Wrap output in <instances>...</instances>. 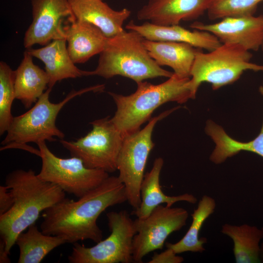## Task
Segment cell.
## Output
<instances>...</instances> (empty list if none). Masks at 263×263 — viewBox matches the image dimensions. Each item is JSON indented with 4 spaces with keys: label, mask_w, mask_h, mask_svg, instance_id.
<instances>
[{
    "label": "cell",
    "mask_w": 263,
    "mask_h": 263,
    "mask_svg": "<svg viewBox=\"0 0 263 263\" xmlns=\"http://www.w3.org/2000/svg\"><path fill=\"white\" fill-rule=\"evenodd\" d=\"M127 201L124 185L118 176H109L99 186L76 201L65 198L44 210L40 224L44 234L63 238L66 243L90 240L98 243L102 231L97 224L107 208Z\"/></svg>",
    "instance_id": "cell-1"
},
{
    "label": "cell",
    "mask_w": 263,
    "mask_h": 263,
    "mask_svg": "<svg viewBox=\"0 0 263 263\" xmlns=\"http://www.w3.org/2000/svg\"><path fill=\"white\" fill-rule=\"evenodd\" d=\"M110 235L87 247L74 244L68 256L70 263H130L133 260V240L136 234L134 221L122 210L106 214Z\"/></svg>",
    "instance_id": "cell-7"
},
{
    "label": "cell",
    "mask_w": 263,
    "mask_h": 263,
    "mask_svg": "<svg viewBox=\"0 0 263 263\" xmlns=\"http://www.w3.org/2000/svg\"><path fill=\"white\" fill-rule=\"evenodd\" d=\"M143 44L150 56L160 66H167L180 78H190L198 49L183 42L153 41L144 38Z\"/></svg>",
    "instance_id": "cell-19"
},
{
    "label": "cell",
    "mask_w": 263,
    "mask_h": 263,
    "mask_svg": "<svg viewBox=\"0 0 263 263\" xmlns=\"http://www.w3.org/2000/svg\"><path fill=\"white\" fill-rule=\"evenodd\" d=\"M49 83L46 71L36 65L33 56L25 51L21 63L14 71L16 99L25 108H30L47 89Z\"/></svg>",
    "instance_id": "cell-21"
},
{
    "label": "cell",
    "mask_w": 263,
    "mask_h": 263,
    "mask_svg": "<svg viewBox=\"0 0 263 263\" xmlns=\"http://www.w3.org/2000/svg\"><path fill=\"white\" fill-rule=\"evenodd\" d=\"M205 130L215 143V149L210 156V160L215 164H221L243 150L254 152L263 157V120L259 134L247 142L233 139L221 126L211 120L207 121Z\"/></svg>",
    "instance_id": "cell-22"
},
{
    "label": "cell",
    "mask_w": 263,
    "mask_h": 263,
    "mask_svg": "<svg viewBox=\"0 0 263 263\" xmlns=\"http://www.w3.org/2000/svg\"><path fill=\"white\" fill-rule=\"evenodd\" d=\"M164 164L161 157L154 160L151 170L144 175L140 186L141 203L134 210L133 214L137 218L144 219L162 204L171 207L175 203L185 201L195 204L197 198L192 194L185 193L177 196H168L163 192L160 185V175Z\"/></svg>",
    "instance_id": "cell-20"
},
{
    "label": "cell",
    "mask_w": 263,
    "mask_h": 263,
    "mask_svg": "<svg viewBox=\"0 0 263 263\" xmlns=\"http://www.w3.org/2000/svg\"><path fill=\"white\" fill-rule=\"evenodd\" d=\"M76 20L97 27L107 38L124 30L123 25L131 12L127 8L116 11L103 0H68Z\"/></svg>",
    "instance_id": "cell-16"
},
{
    "label": "cell",
    "mask_w": 263,
    "mask_h": 263,
    "mask_svg": "<svg viewBox=\"0 0 263 263\" xmlns=\"http://www.w3.org/2000/svg\"><path fill=\"white\" fill-rule=\"evenodd\" d=\"M125 28L137 32L148 40L186 43L207 51H212L222 44L218 38L209 32L195 29L190 31L179 24L162 26L149 21L136 24L131 20Z\"/></svg>",
    "instance_id": "cell-15"
},
{
    "label": "cell",
    "mask_w": 263,
    "mask_h": 263,
    "mask_svg": "<svg viewBox=\"0 0 263 263\" xmlns=\"http://www.w3.org/2000/svg\"><path fill=\"white\" fill-rule=\"evenodd\" d=\"M15 98L14 71L5 62H0V135L6 132L14 116L11 113Z\"/></svg>",
    "instance_id": "cell-26"
},
{
    "label": "cell",
    "mask_w": 263,
    "mask_h": 263,
    "mask_svg": "<svg viewBox=\"0 0 263 263\" xmlns=\"http://www.w3.org/2000/svg\"><path fill=\"white\" fill-rule=\"evenodd\" d=\"M212 0H149L137 13L139 20L168 26L196 19L207 11Z\"/></svg>",
    "instance_id": "cell-14"
},
{
    "label": "cell",
    "mask_w": 263,
    "mask_h": 263,
    "mask_svg": "<svg viewBox=\"0 0 263 263\" xmlns=\"http://www.w3.org/2000/svg\"><path fill=\"white\" fill-rule=\"evenodd\" d=\"M66 43V39H56L43 47L26 50L44 63L49 78L48 88L52 89L57 82L63 79L85 76L86 71L78 69L71 59Z\"/></svg>",
    "instance_id": "cell-17"
},
{
    "label": "cell",
    "mask_w": 263,
    "mask_h": 263,
    "mask_svg": "<svg viewBox=\"0 0 263 263\" xmlns=\"http://www.w3.org/2000/svg\"><path fill=\"white\" fill-rule=\"evenodd\" d=\"M65 243L63 238L44 234L36 223L33 224L16 239L15 244L19 249L18 263H39L51 251Z\"/></svg>",
    "instance_id": "cell-24"
},
{
    "label": "cell",
    "mask_w": 263,
    "mask_h": 263,
    "mask_svg": "<svg viewBox=\"0 0 263 263\" xmlns=\"http://www.w3.org/2000/svg\"><path fill=\"white\" fill-rule=\"evenodd\" d=\"M252 56L249 51L236 44H222L206 53L198 50L189 81L194 97L203 82L217 90L237 81L245 71L263 72V65L250 62Z\"/></svg>",
    "instance_id": "cell-6"
},
{
    "label": "cell",
    "mask_w": 263,
    "mask_h": 263,
    "mask_svg": "<svg viewBox=\"0 0 263 263\" xmlns=\"http://www.w3.org/2000/svg\"><path fill=\"white\" fill-rule=\"evenodd\" d=\"M144 38L136 31H122L108 38L100 54L95 69L85 76L98 75L106 79L120 75L136 84L159 77H171L173 73L163 69L151 58L143 44Z\"/></svg>",
    "instance_id": "cell-4"
},
{
    "label": "cell",
    "mask_w": 263,
    "mask_h": 263,
    "mask_svg": "<svg viewBox=\"0 0 263 263\" xmlns=\"http://www.w3.org/2000/svg\"><path fill=\"white\" fill-rule=\"evenodd\" d=\"M262 49H263V43L262 44Z\"/></svg>",
    "instance_id": "cell-33"
},
{
    "label": "cell",
    "mask_w": 263,
    "mask_h": 263,
    "mask_svg": "<svg viewBox=\"0 0 263 263\" xmlns=\"http://www.w3.org/2000/svg\"><path fill=\"white\" fill-rule=\"evenodd\" d=\"M259 92L261 93V94L263 96V83L260 86L259 88Z\"/></svg>",
    "instance_id": "cell-32"
},
{
    "label": "cell",
    "mask_w": 263,
    "mask_h": 263,
    "mask_svg": "<svg viewBox=\"0 0 263 263\" xmlns=\"http://www.w3.org/2000/svg\"><path fill=\"white\" fill-rule=\"evenodd\" d=\"M104 86L97 85L78 91L73 90L64 99L54 103L49 99L51 88H48L33 107L24 113L14 116L13 121L1 142L0 150L20 148L26 150L28 143L54 141L62 139L64 133L56 126L58 113L69 101L76 96L91 91H99Z\"/></svg>",
    "instance_id": "cell-5"
},
{
    "label": "cell",
    "mask_w": 263,
    "mask_h": 263,
    "mask_svg": "<svg viewBox=\"0 0 263 263\" xmlns=\"http://www.w3.org/2000/svg\"><path fill=\"white\" fill-rule=\"evenodd\" d=\"M5 185L13 196L14 204L0 216V235L10 254L19 234L35 223L41 212L64 200L66 192L40 179L31 169L10 172L5 177Z\"/></svg>",
    "instance_id": "cell-2"
},
{
    "label": "cell",
    "mask_w": 263,
    "mask_h": 263,
    "mask_svg": "<svg viewBox=\"0 0 263 263\" xmlns=\"http://www.w3.org/2000/svg\"><path fill=\"white\" fill-rule=\"evenodd\" d=\"M189 81L190 78H180L173 73L159 84L147 81L137 83L135 92L128 95L108 92L116 106L112 121L123 137L138 131L160 106L168 102L183 103L194 99Z\"/></svg>",
    "instance_id": "cell-3"
},
{
    "label": "cell",
    "mask_w": 263,
    "mask_h": 263,
    "mask_svg": "<svg viewBox=\"0 0 263 263\" xmlns=\"http://www.w3.org/2000/svg\"><path fill=\"white\" fill-rule=\"evenodd\" d=\"M173 110L150 118L143 129L124 137L117 158V170L118 177L125 187L127 201L134 209L141 203L140 186L149 154L154 146L152 140L154 126Z\"/></svg>",
    "instance_id": "cell-9"
},
{
    "label": "cell",
    "mask_w": 263,
    "mask_h": 263,
    "mask_svg": "<svg viewBox=\"0 0 263 263\" xmlns=\"http://www.w3.org/2000/svg\"><path fill=\"white\" fill-rule=\"evenodd\" d=\"M193 29L209 32L222 44H236L248 51H258L263 43V16L247 15L226 17L216 23L194 22Z\"/></svg>",
    "instance_id": "cell-13"
},
{
    "label": "cell",
    "mask_w": 263,
    "mask_h": 263,
    "mask_svg": "<svg viewBox=\"0 0 263 263\" xmlns=\"http://www.w3.org/2000/svg\"><path fill=\"white\" fill-rule=\"evenodd\" d=\"M31 3L32 21L25 33L24 47L66 39V27L75 20L68 0H32Z\"/></svg>",
    "instance_id": "cell-12"
},
{
    "label": "cell",
    "mask_w": 263,
    "mask_h": 263,
    "mask_svg": "<svg viewBox=\"0 0 263 263\" xmlns=\"http://www.w3.org/2000/svg\"><path fill=\"white\" fill-rule=\"evenodd\" d=\"M66 40L69 54L75 63H83L104 50L108 41L96 26L75 20L66 28Z\"/></svg>",
    "instance_id": "cell-18"
},
{
    "label": "cell",
    "mask_w": 263,
    "mask_h": 263,
    "mask_svg": "<svg viewBox=\"0 0 263 263\" xmlns=\"http://www.w3.org/2000/svg\"><path fill=\"white\" fill-rule=\"evenodd\" d=\"M188 211L182 207L159 205L144 219L134 221L136 230L133 240V260L142 263L149 253L162 249L168 237L187 223Z\"/></svg>",
    "instance_id": "cell-11"
},
{
    "label": "cell",
    "mask_w": 263,
    "mask_h": 263,
    "mask_svg": "<svg viewBox=\"0 0 263 263\" xmlns=\"http://www.w3.org/2000/svg\"><path fill=\"white\" fill-rule=\"evenodd\" d=\"M263 0H212L207 12L209 19L253 15Z\"/></svg>",
    "instance_id": "cell-27"
},
{
    "label": "cell",
    "mask_w": 263,
    "mask_h": 263,
    "mask_svg": "<svg viewBox=\"0 0 263 263\" xmlns=\"http://www.w3.org/2000/svg\"><path fill=\"white\" fill-rule=\"evenodd\" d=\"M90 124L92 129L84 136L75 141L60 139V143L87 168L108 173L115 171L123 136L109 116Z\"/></svg>",
    "instance_id": "cell-8"
},
{
    "label": "cell",
    "mask_w": 263,
    "mask_h": 263,
    "mask_svg": "<svg viewBox=\"0 0 263 263\" xmlns=\"http://www.w3.org/2000/svg\"><path fill=\"white\" fill-rule=\"evenodd\" d=\"M223 234L233 242V251L237 263H257L260 260V242L263 229L247 224L234 225L225 224L222 226Z\"/></svg>",
    "instance_id": "cell-23"
},
{
    "label": "cell",
    "mask_w": 263,
    "mask_h": 263,
    "mask_svg": "<svg viewBox=\"0 0 263 263\" xmlns=\"http://www.w3.org/2000/svg\"><path fill=\"white\" fill-rule=\"evenodd\" d=\"M262 228L263 229V227ZM260 260L263 262V239L262 240V243L261 244L260 247Z\"/></svg>",
    "instance_id": "cell-31"
},
{
    "label": "cell",
    "mask_w": 263,
    "mask_h": 263,
    "mask_svg": "<svg viewBox=\"0 0 263 263\" xmlns=\"http://www.w3.org/2000/svg\"><path fill=\"white\" fill-rule=\"evenodd\" d=\"M9 254L6 252L4 242L0 239V263H9L11 262L8 255Z\"/></svg>",
    "instance_id": "cell-30"
},
{
    "label": "cell",
    "mask_w": 263,
    "mask_h": 263,
    "mask_svg": "<svg viewBox=\"0 0 263 263\" xmlns=\"http://www.w3.org/2000/svg\"><path fill=\"white\" fill-rule=\"evenodd\" d=\"M160 253H155L152 256L149 263H181L184 259L176 255L172 250L168 248Z\"/></svg>",
    "instance_id": "cell-28"
},
{
    "label": "cell",
    "mask_w": 263,
    "mask_h": 263,
    "mask_svg": "<svg viewBox=\"0 0 263 263\" xmlns=\"http://www.w3.org/2000/svg\"><path fill=\"white\" fill-rule=\"evenodd\" d=\"M41 167L38 176L55 184L65 192L80 198L99 186L109 176L102 170L87 168L79 158H60L48 148L45 142L37 144Z\"/></svg>",
    "instance_id": "cell-10"
},
{
    "label": "cell",
    "mask_w": 263,
    "mask_h": 263,
    "mask_svg": "<svg viewBox=\"0 0 263 263\" xmlns=\"http://www.w3.org/2000/svg\"><path fill=\"white\" fill-rule=\"evenodd\" d=\"M14 200L13 196L4 185L0 186V216L6 213L13 206Z\"/></svg>",
    "instance_id": "cell-29"
},
{
    "label": "cell",
    "mask_w": 263,
    "mask_h": 263,
    "mask_svg": "<svg viewBox=\"0 0 263 263\" xmlns=\"http://www.w3.org/2000/svg\"><path fill=\"white\" fill-rule=\"evenodd\" d=\"M215 207L214 199L204 195L191 214L192 223L186 234L176 243H167V248L176 254L188 251L202 253L205 251L203 245L207 242V239L200 238L199 235L204 222L214 212Z\"/></svg>",
    "instance_id": "cell-25"
}]
</instances>
